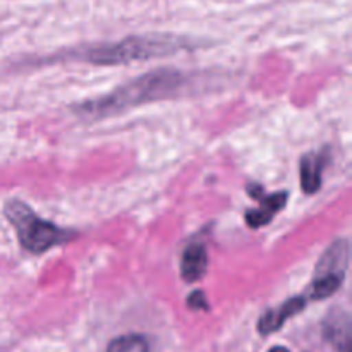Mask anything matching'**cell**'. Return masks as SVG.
<instances>
[{"label":"cell","mask_w":352,"mask_h":352,"mask_svg":"<svg viewBox=\"0 0 352 352\" xmlns=\"http://www.w3.org/2000/svg\"><path fill=\"white\" fill-rule=\"evenodd\" d=\"M327 160H329V150L311 151L301 158L299 174H301V188L306 195H316L320 191Z\"/></svg>","instance_id":"52a82bcc"},{"label":"cell","mask_w":352,"mask_h":352,"mask_svg":"<svg viewBox=\"0 0 352 352\" xmlns=\"http://www.w3.org/2000/svg\"><path fill=\"white\" fill-rule=\"evenodd\" d=\"M107 352H150L146 337L140 333H127L113 339L107 347Z\"/></svg>","instance_id":"30bf717a"},{"label":"cell","mask_w":352,"mask_h":352,"mask_svg":"<svg viewBox=\"0 0 352 352\" xmlns=\"http://www.w3.org/2000/svg\"><path fill=\"white\" fill-rule=\"evenodd\" d=\"M351 246L347 239H337L329 246V250L320 256L315 268V277L308 287L306 299L322 301L329 299L342 287L346 274L349 270Z\"/></svg>","instance_id":"277c9868"},{"label":"cell","mask_w":352,"mask_h":352,"mask_svg":"<svg viewBox=\"0 0 352 352\" xmlns=\"http://www.w3.org/2000/svg\"><path fill=\"white\" fill-rule=\"evenodd\" d=\"M208 270V251L205 244L192 243L186 246L181 256V277L188 284L201 280Z\"/></svg>","instance_id":"ba28073f"},{"label":"cell","mask_w":352,"mask_h":352,"mask_svg":"<svg viewBox=\"0 0 352 352\" xmlns=\"http://www.w3.org/2000/svg\"><path fill=\"white\" fill-rule=\"evenodd\" d=\"M191 47L189 38L175 36V34H136L119 41L74 48L64 52L60 57L65 60L85 62L91 65H126L131 62L168 57Z\"/></svg>","instance_id":"7a4b0ae2"},{"label":"cell","mask_w":352,"mask_h":352,"mask_svg":"<svg viewBox=\"0 0 352 352\" xmlns=\"http://www.w3.org/2000/svg\"><path fill=\"white\" fill-rule=\"evenodd\" d=\"M188 82V76L177 69L164 67L141 74L126 85L98 98L86 100L74 107L76 116L88 120H102L119 116L136 107L177 96Z\"/></svg>","instance_id":"6da1fadb"},{"label":"cell","mask_w":352,"mask_h":352,"mask_svg":"<svg viewBox=\"0 0 352 352\" xmlns=\"http://www.w3.org/2000/svg\"><path fill=\"white\" fill-rule=\"evenodd\" d=\"M306 305H308L306 296H296V298H291L285 302H282L277 308L268 309L258 320V332L261 336H270V333L278 332L289 320L294 318L301 311H305Z\"/></svg>","instance_id":"8992f818"},{"label":"cell","mask_w":352,"mask_h":352,"mask_svg":"<svg viewBox=\"0 0 352 352\" xmlns=\"http://www.w3.org/2000/svg\"><path fill=\"white\" fill-rule=\"evenodd\" d=\"M3 217L16 230L21 248L30 254H43L54 248L64 246L76 239V230L62 229L48 220L41 219L28 203L9 199L3 205Z\"/></svg>","instance_id":"3957f363"},{"label":"cell","mask_w":352,"mask_h":352,"mask_svg":"<svg viewBox=\"0 0 352 352\" xmlns=\"http://www.w3.org/2000/svg\"><path fill=\"white\" fill-rule=\"evenodd\" d=\"M246 191L251 198L258 199V203H260L256 208H251L244 213V220H246L250 229H261V227L268 226L285 208V205H287V191L265 195L263 186L260 184H250L246 188Z\"/></svg>","instance_id":"5b68a950"},{"label":"cell","mask_w":352,"mask_h":352,"mask_svg":"<svg viewBox=\"0 0 352 352\" xmlns=\"http://www.w3.org/2000/svg\"><path fill=\"white\" fill-rule=\"evenodd\" d=\"M186 305L192 311H210L208 299H206V294L203 291H192L186 299Z\"/></svg>","instance_id":"8fae6325"},{"label":"cell","mask_w":352,"mask_h":352,"mask_svg":"<svg viewBox=\"0 0 352 352\" xmlns=\"http://www.w3.org/2000/svg\"><path fill=\"white\" fill-rule=\"evenodd\" d=\"M268 352H291L289 349H285V347H280V346H277V347H272L270 351Z\"/></svg>","instance_id":"7c38bea8"},{"label":"cell","mask_w":352,"mask_h":352,"mask_svg":"<svg viewBox=\"0 0 352 352\" xmlns=\"http://www.w3.org/2000/svg\"><path fill=\"white\" fill-rule=\"evenodd\" d=\"M349 315L346 311H342V309H332L327 322L323 323L327 339L332 340L336 346L346 349L347 344H349Z\"/></svg>","instance_id":"9c48e42d"}]
</instances>
